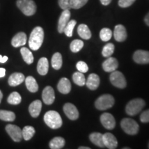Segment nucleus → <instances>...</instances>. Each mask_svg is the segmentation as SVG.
<instances>
[{"label":"nucleus","mask_w":149,"mask_h":149,"mask_svg":"<svg viewBox=\"0 0 149 149\" xmlns=\"http://www.w3.org/2000/svg\"><path fill=\"white\" fill-rule=\"evenodd\" d=\"M44 32L42 27L37 26L33 30L29 37V45L33 51H37L40 48L44 42Z\"/></svg>","instance_id":"f257e3e1"},{"label":"nucleus","mask_w":149,"mask_h":149,"mask_svg":"<svg viewBox=\"0 0 149 149\" xmlns=\"http://www.w3.org/2000/svg\"><path fill=\"white\" fill-rule=\"evenodd\" d=\"M44 120L46 125L52 129H57L62 126V119L57 111H48L44 115Z\"/></svg>","instance_id":"f03ea898"},{"label":"nucleus","mask_w":149,"mask_h":149,"mask_svg":"<svg viewBox=\"0 0 149 149\" xmlns=\"http://www.w3.org/2000/svg\"><path fill=\"white\" fill-rule=\"evenodd\" d=\"M145 105H146V103L142 99H134L127 104L126 107V112L128 115L134 116V115L138 114L139 112H141Z\"/></svg>","instance_id":"7ed1b4c3"},{"label":"nucleus","mask_w":149,"mask_h":149,"mask_svg":"<svg viewBox=\"0 0 149 149\" xmlns=\"http://www.w3.org/2000/svg\"><path fill=\"white\" fill-rule=\"evenodd\" d=\"M17 6L26 16H32L35 13L37 6L33 0H17Z\"/></svg>","instance_id":"20e7f679"},{"label":"nucleus","mask_w":149,"mask_h":149,"mask_svg":"<svg viewBox=\"0 0 149 149\" xmlns=\"http://www.w3.org/2000/svg\"><path fill=\"white\" fill-rule=\"evenodd\" d=\"M115 104V99L109 94H105L97 99L95 103V107L100 111H105L113 107Z\"/></svg>","instance_id":"39448f33"},{"label":"nucleus","mask_w":149,"mask_h":149,"mask_svg":"<svg viewBox=\"0 0 149 149\" xmlns=\"http://www.w3.org/2000/svg\"><path fill=\"white\" fill-rule=\"evenodd\" d=\"M121 127L126 133L130 135H136L139 132L138 124L133 119H123L121 122Z\"/></svg>","instance_id":"423d86ee"},{"label":"nucleus","mask_w":149,"mask_h":149,"mask_svg":"<svg viewBox=\"0 0 149 149\" xmlns=\"http://www.w3.org/2000/svg\"><path fill=\"white\" fill-rule=\"evenodd\" d=\"M110 81L112 84L119 88H124L126 86V80L124 75L120 71L112 72L110 75Z\"/></svg>","instance_id":"0eeeda50"},{"label":"nucleus","mask_w":149,"mask_h":149,"mask_svg":"<svg viewBox=\"0 0 149 149\" xmlns=\"http://www.w3.org/2000/svg\"><path fill=\"white\" fill-rule=\"evenodd\" d=\"M5 129L9 136L15 142H19L22 139V130L19 126L13 124H8Z\"/></svg>","instance_id":"6e6552de"},{"label":"nucleus","mask_w":149,"mask_h":149,"mask_svg":"<svg viewBox=\"0 0 149 149\" xmlns=\"http://www.w3.org/2000/svg\"><path fill=\"white\" fill-rule=\"evenodd\" d=\"M100 121L104 127L108 130H112L115 127L116 122L114 117L111 113H103L100 117Z\"/></svg>","instance_id":"1a4fd4ad"},{"label":"nucleus","mask_w":149,"mask_h":149,"mask_svg":"<svg viewBox=\"0 0 149 149\" xmlns=\"http://www.w3.org/2000/svg\"><path fill=\"white\" fill-rule=\"evenodd\" d=\"M63 110L68 118L70 120H76L79 117V111L75 106L71 103L65 104Z\"/></svg>","instance_id":"9d476101"},{"label":"nucleus","mask_w":149,"mask_h":149,"mask_svg":"<svg viewBox=\"0 0 149 149\" xmlns=\"http://www.w3.org/2000/svg\"><path fill=\"white\" fill-rule=\"evenodd\" d=\"M133 59L137 64H149V51L138 50L134 53Z\"/></svg>","instance_id":"9b49d317"},{"label":"nucleus","mask_w":149,"mask_h":149,"mask_svg":"<svg viewBox=\"0 0 149 149\" xmlns=\"http://www.w3.org/2000/svg\"><path fill=\"white\" fill-rule=\"evenodd\" d=\"M55 91L53 88L50 86H46L45 88L43 90L42 92V100L44 103L47 105H51L55 101Z\"/></svg>","instance_id":"f8f14e48"},{"label":"nucleus","mask_w":149,"mask_h":149,"mask_svg":"<svg viewBox=\"0 0 149 149\" xmlns=\"http://www.w3.org/2000/svg\"><path fill=\"white\" fill-rule=\"evenodd\" d=\"M70 10H63L58 21V26L57 30L59 33H64V29L68 22L70 21Z\"/></svg>","instance_id":"ddd939ff"},{"label":"nucleus","mask_w":149,"mask_h":149,"mask_svg":"<svg viewBox=\"0 0 149 149\" xmlns=\"http://www.w3.org/2000/svg\"><path fill=\"white\" fill-rule=\"evenodd\" d=\"M118 61L117 59L113 57H109L102 64V68L106 72H112L116 70L118 68Z\"/></svg>","instance_id":"4468645a"},{"label":"nucleus","mask_w":149,"mask_h":149,"mask_svg":"<svg viewBox=\"0 0 149 149\" xmlns=\"http://www.w3.org/2000/svg\"><path fill=\"white\" fill-rule=\"evenodd\" d=\"M103 142L104 146L109 149H115L117 147L118 142L116 137L112 133H107L103 135Z\"/></svg>","instance_id":"2eb2a0df"},{"label":"nucleus","mask_w":149,"mask_h":149,"mask_svg":"<svg viewBox=\"0 0 149 149\" xmlns=\"http://www.w3.org/2000/svg\"><path fill=\"white\" fill-rule=\"evenodd\" d=\"M113 35H114L115 40L119 42H124L127 38V32L126 28L122 24H118L115 27Z\"/></svg>","instance_id":"dca6fc26"},{"label":"nucleus","mask_w":149,"mask_h":149,"mask_svg":"<svg viewBox=\"0 0 149 149\" xmlns=\"http://www.w3.org/2000/svg\"><path fill=\"white\" fill-rule=\"evenodd\" d=\"M27 36L25 33L19 32L16 34L11 40V44L15 48L24 46L26 44Z\"/></svg>","instance_id":"f3484780"},{"label":"nucleus","mask_w":149,"mask_h":149,"mask_svg":"<svg viewBox=\"0 0 149 149\" xmlns=\"http://www.w3.org/2000/svg\"><path fill=\"white\" fill-rule=\"evenodd\" d=\"M100 79L97 74L92 73L88 76V79L86 80V84L90 90H96L100 86Z\"/></svg>","instance_id":"a211bd4d"},{"label":"nucleus","mask_w":149,"mask_h":149,"mask_svg":"<svg viewBox=\"0 0 149 149\" xmlns=\"http://www.w3.org/2000/svg\"><path fill=\"white\" fill-rule=\"evenodd\" d=\"M42 104L40 100H35L30 104L29 107V111L31 116L34 118H36L40 115L41 111H42Z\"/></svg>","instance_id":"6ab92c4d"},{"label":"nucleus","mask_w":149,"mask_h":149,"mask_svg":"<svg viewBox=\"0 0 149 149\" xmlns=\"http://www.w3.org/2000/svg\"><path fill=\"white\" fill-rule=\"evenodd\" d=\"M57 89L62 94H68L71 90V84L67 78L63 77L59 81Z\"/></svg>","instance_id":"aec40b11"},{"label":"nucleus","mask_w":149,"mask_h":149,"mask_svg":"<svg viewBox=\"0 0 149 149\" xmlns=\"http://www.w3.org/2000/svg\"><path fill=\"white\" fill-rule=\"evenodd\" d=\"M25 80V77L21 72H14L8 78V84L11 86H17Z\"/></svg>","instance_id":"412c9836"},{"label":"nucleus","mask_w":149,"mask_h":149,"mask_svg":"<svg viewBox=\"0 0 149 149\" xmlns=\"http://www.w3.org/2000/svg\"><path fill=\"white\" fill-rule=\"evenodd\" d=\"M48 67H49V64H48L47 58L42 57V58L40 59V60L38 61V63H37V72L41 75H46L48 73Z\"/></svg>","instance_id":"4be33fe9"},{"label":"nucleus","mask_w":149,"mask_h":149,"mask_svg":"<svg viewBox=\"0 0 149 149\" xmlns=\"http://www.w3.org/2000/svg\"><path fill=\"white\" fill-rule=\"evenodd\" d=\"M89 139L93 144L100 148H104L103 142V135L100 133H93L89 135Z\"/></svg>","instance_id":"5701e85b"},{"label":"nucleus","mask_w":149,"mask_h":149,"mask_svg":"<svg viewBox=\"0 0 149 149\" xmlns=\"http://www.w3.org/2000/svg\"><path fill=\"white\" fill-rule=\"evenodd\" d=\"M25 83L26 88L30 92L36 93L39 89V86L37 81L32 76H29L25 79Z\"/></svg>","instance_id":"b1692460"},{"label":"nucleus","mask_w":149,"mask_h":149,"mask_svg":"<svg viewBox=\"0 0 149 149\" xmlns=\"http://www.w3.org/2000/svg\"><path fill=\"white\" fill-rule=\"evenodd\" d=\"M77 33L81 38L84 40H89L91 37V32L88 27V26L86 24H80L78 26Z\"/></svg>","instance_id":"393cba45"},{"label":"nucleus","mask_w":149,"mask_h":149,"mask_svg":"<svg viewBox=\"0 0 149 149\" xmlns=\"http://www.w3.org/2000/svg\"><path fill=\"white\" fill-rule=\"evenodd\" d=\"M21 54L23 57L24 61L28 64H33V62L34 61V57H33V53H31V51H30L29 48L26 47H22L20 50Z\"/></svg>","instance_id":"a878e982"},{"label":"nucleus","mask_w":149,"mask_h":149,"mask_svg":"<svg viewBox=\"0 0 149 149\" xmlns=\"http://www.w3.org/2000/svg\"><path fill=\"white\" fill-rule=\"evenodd\" d=\"M65 145V139L61 137H54L49 143L50 148L52 149L62 148Z\"/></svg>","instance_id":"bb28decb"},{"label":"nucleus","mask_w":149,"mask_h":149,"mask_svg":"<svg viewBox=\"0 0 149 149\" xmlns=\"http://www.w3.org/2000/svg\"><path fill=\"white\" fill-rule=\"evenodd\" d=\"M62 56L59 53H55L52 57L51 64L54 69L59 70L62 66Z\"/></svg>","instance_id":"cd10ccee"},{"label":"nucleus","mask_w":149,"mask_h":149,"mask_svg":"<svg viewBox=\"0 0 149 149\" xmlns=\"http://www.w3.org/2000/svg\"><path fill=\"white\" fill-rule=\"evenodd\" d=\"M0 120L5 122H13L15 120V114L12 111L0 110Z\"/></svg>","instance_id":"c85d7f7f"},{"label":"nucleus","mask_w":149,"mask_h":149,"mask_svg":"<svg viewBox=\"0 0 149 149\" xmlns=\"http://www.w3.org/2000/svg\"><path fill=\"white\" fill-rule=\"evenodd\" d=\"M72 80L74 83L79 86H83L86 84V78L84 73L78 71L72 74Z\"/></svg>","instance_id":"c756f323"},{"label":"nucleus","mask_w":149,"mask_h":149,"mask_svg":"<svg viewBox=\"0 0 149 149\" xmlns=\"http://www.w3.org/2000/svg\"><path fill=\"white\" fill-rule=\"evenodd\" d=\"M35 128L31 126H26L22 129V136H23V138L26 141L30 140L33 137V135H35Z\"/></svg>","instance_id":"7c9ffc66"},{"label":"nucleus","mask_w":149,"mask_h":149,"mask_svg":"<svg viewBox=\"0 0 149 149\" xmlns=\"http://www.w3.org/2000/svg\"><path fill=\"white\" fill-rule=\"evenodd\" d=\"M7 102L12 105H17L22 102V97L17 92H13L7 99Z\"/></svg>","instance_id":"2f4dec72"},{"label":"nucleus","mask_w":149,"mask_h":149,"mask_svg":"<svg viewBox=\"0 0 149 149\" xmlns=\"http://www.w3.org/2000/svg\"><path fill=\"white\" fill-rule=\"evenodd\" d=\"M84 46V42L81 40H74L70 43V48L72 53H77L80 51Z\"/></svg>","instance_id":"473e14b6"},{"label":"nucleus","mask_w":149,"mask_h":149,"mask_svg":"<svg viewBox=\"0 0 149 149\" xmlns=\"http://www.w3.org/2000/svg\"><path fill=\"white\" fill-rule=\"evenodd\" d=\"M115 50V46L114 44L112 43H109L107 45L104 46V47L102 49V54L104 57H109L113 55L114 53Z\"/></svg>","instance_id":"72a5a7b5"},{"label":"nucleus","mask_w":149,"mask_h":149,"mask_svg":"<svg viewBox=\"0 0 149 149\" xmlns=\"http://www.w3.org/2000/svg\"><path fill=\"white\" fill-rule=\"evenodd\" d=\"M76 22L75 20H70L69 22H68V24H66V26H65L64 29V33H65V35L68 37H72V33H73V30L75 26Z\"/></svg>","instance_id":"f704fd0d"},{"label":"nucleus","mask_w":149,"mask_h":149,"mask_svg":"<svg viewBox=\"0 0 149 149\" xmlns=\"http://www.w3.org/2000/svg\"><path fill=\"white\" fill-rule=\"evenodd\" d=\"M100 37L103 42H108L111 40L112 37L111 30L108 29V28H104L100 31Z\"/></svg>","instance_id":"c9c22d12"},{"label":"nucleus","mask_w":149,"mask_h":149,"mask_svg":"<svg viewBox=\"0 0 149 149\" xmlns=\"http://www.w3.org/2000/svg\"><path fill=\"white\" fill-rule=\"evenodd\" d=\"M88 0H70V8L73 9H79L83 7Z\"/></svg>","instance_id":"e433bc0d"},{"label":"nucleus","mask_w":149,"mask_h":149,"mask_svg":"<svg viewBox=\"0 0 149 149\" xmlns=\"http://www.w3.org/2000/svg\"><path fill=\"white\" fill-rule=\"evenodd\" d=\"M76 67H77L78 71L82 72V73H85V72H86L88 70V65L83 61H78L77 64H76Z\"/></svg>","instance_id":"4c0bfd02"},{"label":"nucleus","mask_w":149,"mask_h":149,"mask_svg":"<svg viewBox=\"0 0 149 149\" xmlns=\"http://www.w3.org/2000/svg\"><path fill=\"white\" fill-rule=\"evenodd\" d=\"M70 0H58V3L59 7L62 10H70Z\"/></svg>","instance_id":"58836bf2"},{"label":"nucleus","mask_w":149,"mask_h":149,"mask_svg":"<svg viewBox=\"0 0 149 149\" xmlns=\"http://www.w3.org/2000/svg\"><path fill=\"white\" fill-rule=\"evenodd\" d=\"M135 0H119L118 4L122 8H127L135 2Z\"/></svg>","instance_id":"ea45409f"},{"label":"nucleus","mask_w":149,"mask_h":149,"mask_svg":"<svg viewBox=\"0 0 149 149\" xmlns=\"http://www.w3.org/2000/svg\"><path fill=\"white\" fill-rule=\"evenodd\" d=\"M140 120L143 123L149 122V109L143 112L140 115Z\"/></svg>","instance_id":"a19ab883"},{"label":"nucleus","mask_w":149,"mask_h":149,"mask_svg":"<svg viewBox=\"0 0 149 149\" xmlns=\"http://www.w3.org/2000/svg\"><path fill=\"white\" fill-rule=\"evenodd\" d=\"M8 57L7 56H1L0 55V63H6V61H7L8 60Z\"/></svg>","instance_id":"79ce46f5"},{"label":"nucleus","mask_w":149,"mask_h":149,"mask_svg":"<svg viewBox=\"0 0 149 149\" xmlns=\"http://www.w3.org/2000/svg\"><path fill=\"white\" fill-rule=\"evenodd\" d=\"M6 74V69L3 68H0V78L3 77Z\"/></svg>","instance_id":"37998d69"},{"label":"nucleus","mask_w":149,"mask_h":149,"mask_svg":"<svg viewBox=\"0 0 149 149\" xmlns=\"http://www.w3.org/2000/svg\"><path fill=\"white\" fill-rule=\"evenodd\" d=\"M112 0H100V1H101V3L102 4L104 5V6H107L109 5L110 3L111 2Z\"/></svg>","instance_id":"c03bdc74"},{"label":"nucleus","mask_w":149,"mask_h":149,"mask_svg":"<svg viewBox=\"0 0 149 149\" xmlns=\"http://www.w3.org/2000/svg\"><path fill=\"white\" fill-rule=\"evenodd\" d=\"M144 22H145V23L146 24V25L148 26H149V13L146 15V16L145 17Z\"/></svg>","instance_id":"a18cd8bd"},{"label":"nucleus","mask_w":149,"mask_h":149,"mask_svg":"<svg viewBox=\"0 0 149 149\" xmlns=\"http://www.w3.org/2000/svg\"><path fill=\"white\" fill-rule=\"evenodd\" d=\"M2 98H3V94H2V93H1V90H0V103H1Z\"/></svg>","instance_id":"49530a36"},{"label":"nucleus","mask_w":149,"mask_h":149,"mask_svg":"<svg viewBox=\"0 0 149 149\" xmlns=\"http://www.w3.org/2000/svg\"><path fill=\"white\" fill-rule=\"evenodd\" d=\"M79 149H91L89 147H85V146H80L79 147Z\"/></svg>","instance_id":"de8ad7c7"},{"label":"nucleus","mask_w":149,"mask_h":149,"mask_svg":"<svg viewBox=\"0 0 149 149\" xmlns=\"http://www.w3.org/2000/svg\"><path fill=\"white\" fill-rule=\"evenodd\" d=\"M148 148H149V143H148Z\"/></svg>","instance_id":"09e8293b"}]
</instances>
